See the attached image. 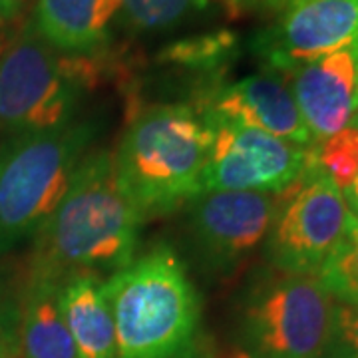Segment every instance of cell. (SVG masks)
<instances>
[{"label": "cell", "mask_w": 358, "mask_h": 358, "mask_svg": "<svg viewBox=\"0 0 358 358\" xmlns=\"http://www.w3.org/2000/svg\"><path fill=\"white\" fill-rule=\"evenodd\" d=\"M141 223L120 185L114 154L86 155L64 199L36 233L30 279L64 285L74 277H112L134 261Z\"/></svg>", "instance_id": "cell-1"}, {"label": "cell", "mask_w": 358, "mask_h": 358, "mask_svg": "<svg viewBox=\"0 0 358 358\" xmlns=\"http://www.w3.org/2000/svg\"><path fill=\"white\" fill-rule=\"evenodd\" d=\"M115 327V358H195L201 299L185 263L157 245L102 282Z\"/></svg>", "instance_id": "cell-2"}, {"label": "cell", "mask_w": 358, "mask_h": 358, "mask_svg": "<svg viewBox=\"0 0 358 358\" xmlns=\"http://www.w3.org/2000/svg\"><path fill=\"white\" fill-rule=\"evenodd\" d=\"M213 138L215 129L189 103H159L134 114L114 164L141 221L167 215L201 193Z\"/></svg>", "instance_id": "cell-3"}, {"label": "cell", "mask_w": 358, "mask_h": 358, "mask_svg": "<svg viewBox=\"0 0 358 358\" xmlns=\"http://www.w3.org/2000/svg\"><path fill=\"white\" fill-rule=\"evenodd\" d=\"M96 126H64L14 134L0 150V253L36 235L64 199L86 157Z\"/></svg>", "instance_id": "cell-4"}, {"label": "cell", "mask_w": 358, "mask_h": 358, "mask_svg": "<svg viewBox=\"0 0 358 358\" xmlns=\"http://www.w3.org/2000/svg\"><path fill=\"white\" fill-rule=\"evenodd\" d=\"M98 78L94 56L58 52L28 22L0 54V126L13 134L64 126Z\"/></svg>", "instance_id": "cell-5"}, {"label": "cell", "mask_w": 358, "mask_h": 358, "mask_svg": "<svg viewBox=\"0 0 358 358\" xmlns=\"http://www.w3.org/2000/svg\"><path fill=\"white\" fill-rule=\"evenodd\" d=\"M334 299L319 277L275 273L249 289L241 313L253 358H320Z\"/></svg>", "instance_id": "cell-6"}, {"label": "cell", "mask_w": 358, "mask_h": 358, "mask_svg": "<svg viewBox=\"0 0 358 358\" xmlns=\"http://www.w3.org/2000/svg\"><path fill=\"white\" fill-rule=\"evenodd\" d=\"M277 199L267 237L268 261L282 273L317 277L345 231L348 207L343 192L310 154L303 176L277 193Z\"/></svg>", "instance_id": "cell-7"}, {"label": "cell", "mask_w": 358, "mask_h": 358, "mask_svg": "<svg viewBox=\"0 0 358 358\" xmlns=\"http://www.w3.org/2000/svg\"><path fill=\"white\" fill-rule=\"evenodd\" d=\"M209 126L215 129V138L201 178V193H281L307 169L310 148L227 122Z\"/></svg>", "instance_id": "cell-8"}, {"label": "cell", "mask_w": 358, "mask_h": 358, "mask_svg": "<svg viewBox=\"0 0 358 358\" xmlns=\"http://www.w3.org/2000/svg\"><path fill=\"white\" fill-rule=\"evenodd\" d=\"M277 193L203 192L189 201V231L207 268L231 273L267 241Z\"/></svg>", "instance_id": "cell-9"}, {"label": "cell", "mask_w": 358, "mask_h": 358, "mask_svg": "<svg viewBox=\"0 0 358 358\" xmlns=\"http://www.w3.org/2000/svg\"><path fill=\"white\" fill-rule=\"evenodd\" d=\"M279 13L253 40L268 72L291 76L358 40V0H289Z\"/></svg>", "instance_id": "cell-10"}, {"label": "cell", "mask_w": 358, "mask_h": 358, "mask_svg": "<svg viewBox=\"0 0 358 358\" xmlns=\"http://www.w3.org/2000/svg\"><path fill=\"white\" fill-rule=\"evenodd\" d=\"M209 124H237L261 129L301 148L313 138L294 103L289 84L275 72L245 76L229 86L211 90L199 106Z\"/></svg>", "instance_id": "cell-11"}, {"label": "cell", "mask_w": 358, "mask_h": 358, "mask_svg": "<svg viewBox=\"0 0 358 358\" xmlns=\"http://www.w3.org/2000/svg\"><path fill=\"white\" fill-rule=\"evenodd\" d=\"M358 80V40L291 74V94L317 145L350 124Z\"/></svg>", "instance_id": "cell-12"}, {"label": "cell", "mask_w": 358, "mask_h": 358, "mask_svg": "<svg viewBox=\"0 0 358 358\" xmlns=\"http://www.w3.org/2000/svg\"><path fill=\"white\" fill-rule=\"evenodd\" d=\"M122 0H36L32 24L62 54L96 56L110 38Z\"/></svg>", "instance_id": "cell-13"}, {"label": "cell", "mask_w": 358, "mask_h": 358, "mask_svg": "<svg viewBox=\"0 0 358 358\" xmlns=\"http://www.w3.org/2000/svg\"><path fill=\"white\" fill-rule=\"evenodd\" d=\"M58 305L80 358H115V327L96 277H74L58 291Z\"/></svg>", "instance_id": "cell-14"}, {"label": "cell", "mask_w": 358, "mask_h": 358, "mask_svg": "<svg viewBox=\"0 0 358 358\" xmlns=\"http://www.w3.org/2000/svg\"><path fill=\"white\" fill-rule=\"evenodd\" d=\"M60 287L44 279H30L18 322V348L22 358H80L60 313Z\"/></svg>", "instance_id": "cell-15"}, {"label": "cell", "mask_w": 358, "mask_h": 358, "mask_svg": "<svg viewBox=\"0 0 358 358\" xmlns=\"http://www.w3.org/2000/svg\"><path fill=\"white\" fill-rule=\"evenodd\" d=\"M317 277L334 301L358 305V217L350 211L338 243Z\"/></svg>", "instance_id": "cell-16"}, {"label": "cell", "mask_w": 358, "mask_h": 358, "mask_svg": "<svg viewBox=\"0 0 358 358\" xmlns=\"http://www.w3.org/2000/svg\"><path fill=\"white\" fill-rule=\"evenodd\" d=\"M207 6L209 0H122L120 14L129 28L159 32L181 24Z\"/></svg>", "instance_id": "cell-17"}, {"label": "cell", "mask_w": 358, "mask_h": 358, "mask_svg": "<svg viewBox=\"0 0 358 358\" xmlns=\"http://www.w3.org/2000/svg\"><path fill=\"white\" fill-rule=\"evenodd\" d=\"M313 162L336 183L341 192L358 176V128L346 126L310 148Z\"/></svg>", "instance_id": "cell-18"}, {"label": "cell", "mask_w": 358, "mask_h": 358, "mask_svg": "<svg viewBox=\"0 0 358 358\" xmlns=\"http://www.w3.org/2000/svg\"><path fill=\"white\" fill-rule=\"evenodd\" d=\"M233 50H235L233 36H229L227 32H219V34H211V36L178 42L164 52V58L176 62V64L211 70L219 62H223Z\"/></svg>", "instance_id": "cell-19"}, {"label": "cell", "mask_w": 358, "mask_h": 358, "mask_svg": "<svg viewBox=\"0 0 358 358\" xmlns=\"http://www.w3.org/2000/svg\"><path fill=\"white\" fill-rule=\"evenodd\" d=\"M320 358H358V305L334 301L331 333Z\"/></svg>", "instance_id": "cell-20"}, {"label": "cell", "mask_w": 358, "mask_h": 358, "mask_svg": "<svg viewBox=\"0 0 358 358\" xmlns=\"http://www.w3.org/2000/svg\"><path fill=\"white\" fill-rule=\"evenodd\" d=\"M18 322L20 313L0 291V358H8L18 345Z\"/></svg>", "instance_id": "cell-21"}, {"label": "cell", "mask_w": 358, "mask_h": 358, "mask_svg": "<svg viewBox=\"0 0 358 358\" xmlns=\"http://www.w3.org/2000/svg\"><path fill=\"white\" fill-rule=\"evenodd\" d=\"M219 2L225 6V10L231 16H239V14L253 13V10H265V8L281 10L289 0H219Z\"/></svg>", "instance_id": "cell-22"}, {"label": "cell", "mask_w": 358, "mask_h": 358, "mask_svg": "<svg viewBox=\"0 0 358 358\" xmlns=\"http://www.w3.org/2000/svg\"><path fill=\"white\" fill-rule=\"evenodd\" d=\"M26 0H0V22L13 20L22 10Z\"/></svg>", "instance_id": "cell-23"}, {"label": "cell", "mask_w": 358, "mask_h": 358, "mask_svg": "<svg viewBox=\"0 0 358 358\" xmlns=\"http://www.w3.org/2000/svg\"><path fill=\"white\" fill-rule=\"evenodd\" d=\"M343 197H345V203L346 207H348V211H350L355 217H358V176L357 179L346 187L345 192H343Z\"/></svg>", "instance_id": "cell-24"}, {"label": "cell", "mask_w": 358, "mask_h": 358, "mask_svg": "<svg viewBox=\"0 0 358 358\" xmlns=\"http://www.w3.org/2000/svg\"><path fill=\"white\" fill-rule=\"evenodd\" d=\"M348 126H352V128H358V110L352 114V117H350V124Z\"/></svg>", "instance_id": "cell-25"}, {"label": "cell", "mask_w": 358, "mask_h": 358, "mask_svg": "<svg viewBox=\"0 0 358 358\" xmlns=\"http://www.w3.org/2000/svg\"><path fill=\"white\" fill-rule=\"evenodd\" d=\"M358 110V80H357V92H355V112Z\"/></svg>", "instance_id": "cell-26"}, {"label": "cell", "mask_w": 358, "mask_h": 358, "mask_svg": "<svg viewBox=\"0 0 358 358\" xmlns=\"http://www.w3.org/2000/svg\"><path fill=\"white\" fill-rule=\"evenodd\" d=\"M235 358H253V357H249L247 352H239V355H235Z\"/></svg>", "instance_id": "cell-27"}]
</instances>
